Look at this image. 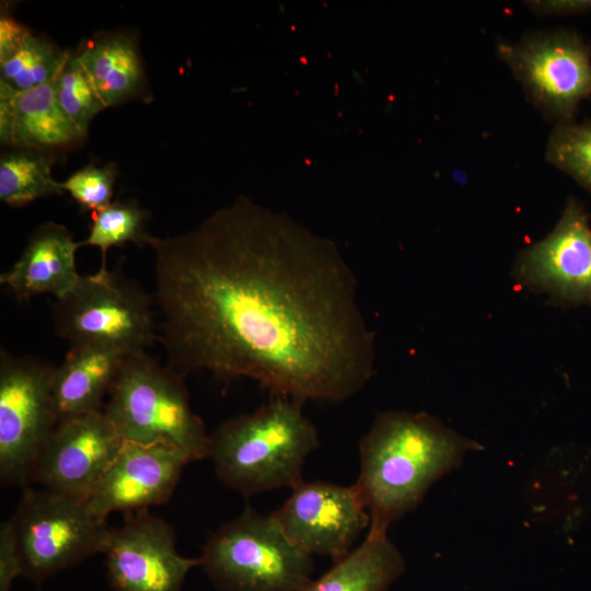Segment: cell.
Returning <instances> with one entry per match:
<instances>
[{
	"mask_svg": "<svg viewBox=\"0 0 591 591\" xmlns=\"http://www.w3.org/2000/svg\"><path fill=\"white\" fill-rule=\"evenodd\" d=\"M148 245L159 340L184 378H247L302 403L348 399L371 379L374 334L332 246L242 204Z\"/></svg>",
	"mask_w": 591,
	"mask_h": 591,
	"instance_id": "1",
	"label": "cell"
},
{
	"mask_svg": "<svg viewBox=\"0 0 591 591\" xmlns=\"http://www.w3.org/2000/svg\"><path fill=\"white\" fill-rule=\"evenodd\" d=\"M124 441L103 409L61 421L40 452L31 483L88 501Z\"/></svg>",
	"mask_w": 591,
	"mask_h": 591,
	"instance_id": "12",
	"label": "cell"
},
{
	"mask_svg": "<svg viewBox=\"0 0 591 591\" xmlns=\"http://www.w3.org/2000/svg\"><path fill=\"white\" fill-rule=\"evenodd\" d=\"M287 537L309 555L345 557L370 524L364 502L354 485L301 480L270 513Z\"/></svg>",
	"mask_w": 591,
	"mask_h": 591,
	"instance_id": "10",
	"label": "cell"
},
{
	"mask_svg": "<svg viewBox=\"0 0 591 591\" xmlns=\"http://www.w3.org/2000/svg\"><path fill=\"white\" fill-rule=\"evenodd\" d=\"M54 179L50 161L31 151L5 153L0 160V199L11 207L62 193Z\"/></svg>",
	"mask_w": 591,
	"mask_h": 591,
	"instance_id": "20",
	"label": "cell"
},
{
	"mask_svg": "<svg viewBox=\"0 0 591 591\" xmlns=\"http://www.w3.org/2000/svg\"><path fill=\"white\" fill-rule=\"evenodd\" d=\"M546 158L591 190V120L557 123L548 139Z\"/></svg>",
	"mask_w": 591,
	"mask_h": 591,
	"instance_id": "23",
	"label": "cell"
},
{
	"mask_svg": "<svg viewBox=\"0 0 591 591\" xmlns=\"http://www.w3.org/2000/svg\"><path fill=\"white\" fill-rule=\"evenodd\" d=\"M148 215L144 209L131 201H115L92 212L90 233L80 247L90 245L102 252V266L106 268V252L113 246L127 243L148 244L151 234L148 233Z\"/></svg>",
	"mask_w": 591,
	"mask_h": 591,
	"instance_id": "22",
	"label": "cell"
},
{
	"mask_svg": "<svg viewBox=\"0 0 591 591\" xmlns=\"http://www.w3.org/2000/svg\"><path fill=\"white\" fill-rule=\"evenodd\" d=\"M68 57L67 51L31 33L11 58L0 62V85L24 92L53 82Z\"/></svg>",
	"mask_w": 591,
	"mask_h": 591,
	"instance_id": "21",
	"label": "cell"
},
{
	"mask_svg": "<svg viewBox=\"0 0 591 591\" xmlns=\"http://www.w3.org/2000/svg\"><path fill=\"white\" fill-rule=\"evenodd\" d=\"M514 276L561 303L591 306V225L579 200L568 198L552 232L519 255Z\"/></svg>",
	"mask_w": 591,
	"mask_h": 591,
	"instance_id": "13",
	"label": "cell"
},
{
	"mask_svg": "<svg viewBox=\"0 0 591 591\" xmlns=\"http://www.w3.org/2000/svg\"><path fill=\"white\" fill-rule=\"evenodd\" d=\"M185 379L147 352L129 354L103 410L126 441L166 442L189 462L202 460L209 433L193 412Z\"/></svg>",
	"mask_w": 591,
	"mask_h": 591,
	"instance_id": "4",
	"label": "cell"
},
{
	"mask_svg": "<svg viewBox=\"0 0 591 591\" xmlns=\"http://www.w3.org/2000/svg\"><path fill=\"white\" fill-rule=\"evenodd\" d=\"M31 31L8 13L0 18V62L11 58L23 45Z\"/></svg>",
	"mask_w": 591,
	"mask_h": 591,
	"instance_id": "27",
	"label": "cell"
},
{
	"mask_svg": "<svg viewBox=\"0 0 591 591\" xmlns=\"http://www.w3.org/2000/svg\"><path fill=\"white\" fill-rule=\"evenodd\" d=\"M405 567L401 552L387 534L368 533L359 546L300 591H387Z\"/></svg>",
	"mask_w": 591,
	"mask_h": 591,
	"instance_id": "18",
	"label": "cell"
},
{
	"mask_svg": "<svg viewBox=\"0 0 591 591\" xmlns=\"http://www.w3.org/2000/svg\"><path fill=\"white\" fill-rule=\"evenodd\" d=\"M302 402L275 396L252 413L223 421L209 434L208 457L217 477L244 497L292 488L318 447Z\"/></svg>",
	"mask_w": 591,
	"mask_h": 591,
	"instance_id": "3",
	"label": "cell"
},
{
	"mask_svg": "<svg viewBox=\"0 0 591 591\" xmlns=\"http://www.w3.org/2000/svg\"><path fill=\"white\" fill-rule=\"evenodd\" d=\"M479 449V443L427 413L378 414L359 441L360 474L355 483L370 517L368 533L387 534L437 480Z\"/></svg>",
	"mask_w": 591,
	"mask_h": 591,
	"instance_id": "2",
	"label": "cell"
},
{
	"mask_svg": "<svg viewBox=\"0 0 591 591\" xmlns=\"http://www.w3.org/2000/svg\"><path fill=\"white\" fill-rule=\"evenodd\" d=\"M54 364L0 352V480L28 486L37 459L58 426L51 395Z\"/></svg>",
	"mask_w": 591,
	"mask_h": 591,
	"instance_id": "8",
	"label": "cell"
},
{
	"mask_svg": "<svg viewBox=\"0 0 591 591\" xmlns=\"http://www.w3.org/2000/svg\"><path fill=\"white\" fill-rule=\"evenodd\" d=\"M23 576L39 584L53 575L105 553L114 528L86 501L23 487L10 518Z\"/></svg>",
	"mask_w": 591,
	"mask_h": 591,
	"instance_id": "7",
	"label": "cell"
},
{
	"mask_svg": "<svg viewBox=\"0 0 591 591\" xmlns=\"http://www.w3.org/2000/svg\"><path fill=\"white\" fill-rule=\"evenodd\" d=\"M116 174L113 164L102 167L90 164L62 182L61 188L83 209L95 212L112 204Z\"/></svg>",
	"mask_w": 591,
	"mask_h": 591,
	"instance_id": "25",
	"label": "cell"
},
{
	"mask_svg": "<svg viewBox=\"0 0 591 591\" xmlns=\"http://www.w3.org/2000/svg\"><path fill=\"white\" fill-rule=\"evenodd\" d=\"M79 247L66 227L45 222L32 232L13 266L0 275V283L21 302L45 293L60 299L81 276L76 265Z\"/></svg>",
	"mask_w": 591,
	"mask_h": 591,
	"instance_id": "15",
	"label": "cell"
},
{
	"mask_svg": "<svg viewBox=\"0 0 591 591\" xmlns=\"http://www.w3.org/2000/svg\"><path fill=\"white\" fill-rule=\"evenodd\" d=\"M200 560L219 591H300L313 571L273 515L250 507L208 537Z\"/></svg>",
	"mask_w": 591,
	"mask_h": 591,
	"instance_id": "5",
	"label": "cell"
},
{
	"mask_svg": "<svg viewBox=\"0 0 591 591\" xmlns=\"http://www.w3.org/2000/svg\"><path fill=\"white\" fill-rule=\"evenodd\" d=\"M154 298L121 267L81 275L54 305L55 333L70 346L96 345L127 354L146 352L159 340Z\"/></svg>",
	"mask_w": 591,
	"mask_h": 591,
	"instance_id": "6",
	"label": "cell"
},
{
	"mask_svg": "<svg viewBox=\"0 0 591 591\" xmlns=\"http://www.w3.org/2000/svg\"><path fill=\"white\" fill-rule=\"evenodd\" d=\"M84 135L60 107L54 81L13 92L0 85V138L4 143L47 149L65 147Z\"/></svg>",
	"mask_w": 591,
	"mask_h": 591,
	"instance_id": "17",
	"label": "cell"
},
{
	"mask_svg": "<svg viewBox=\"0 0 591 591\" xmlns=\"http://www.w3.org/2000/svg\"><path fill=\"white\" fill-rule=\"evenodd\" d=\"M128 355L104 346H70L63 361L55 367L51 381L58 421L102 410Z\"/></svg>",
	"mask_w": 591,
	"mask_h": 591,
	"instance_id": "16",
	"label": "cell"
},
{
	"mask_svg": "<svg viewBox=\"0 0 591 591\" xmlns=\"http://www.w3.org/2000/svg\"><path fill=\"white\" fill-rule=\"evenodd\" d=\"M109 583L115 591H182L187 573L201 565L176 549V534L149 510L124 514L105 549Z\"/></svg>",
	"mask_w": 591,
	"mask_h": 591,
	"instance_id": "11",
	"label": "cell"
},
{
	"mask_svg": "<svg viewBox=\"0 0 591 591\" xmlns=\"http://www.w3.org/2000/svg\"><path fill=\"white\" fill-rule=\"evenodd\" d=\"M498 55L533 103L557 123L575 119L580 103L591 97V47L572 30L501 43Z\"/></svg>",
	"mask_w": 591,
	"mask_h": 591,
	"instance_id": "9",
	"label": "cell"
},
{
	"mask_svg": "<svg viewBox=\"0 0 591 591\" xmlns=\"http://www.w3.org/2000/svg\"><path fill=\"white\" fill-rule=\"evenodd\" d=\"M537 13L551 15H570L591 11V0H547L526 1Z\"/></svg>",
	"mask_w": 591,
	"mask_h": 591,
	"instance_id": "28",
	"label": "cell"
},
{
	"mask_svg": "<svg viewBox=\"0 0 591 591\" xmlns=\"http://www.w3.org/2000/svg\"><path fill=\"white\" fill-rule=\"evenodd\" d=\"M78 57L106 107L135 96L143 84L138 46L126 34L93 40Z\"/></svg>",
	"mask_w": 591,
	"mask_h": 591,
	"instance_id": "19",
	"label": "cell"
},
{
	"mask_svg": "<svg viewBox=\"0 0 591 591\" xmlns=\"http://www.w3.org/2000/svg\"><path fill=\"white\" fill-rule=\"evenodd\" d=\"M54 89L60 107L83 135L94 116L106 108L78 55H69Z\"/></svg>",
	"mask_w": 591,
	"mask_h": 591,
	"instance_id": "24",
	"label": "cell"
},
{
	"mask_svg": "<svg viewBox=\"0 0 591 591\" xmlns=\"http://www.w3.org/2000/svg\"><path fill=\"white\" fill-rule=\"evenodd\" d=\"M19 576H23L22 563L9 519L0 524V591H10Z\"/></svg>",
	"mask_w": 591,
	"mask_h": 591,
	"instance_id": "26",
	"label": "cell"
},
{
	"mask_svg": "<svg viewBox=\"0 0 591 591\" xmlns=\"http://www.w3.org/2000/svg\"><path fill=\"white\" fill-rule=\"evenodd\" d=\"M188 463L185 453L173 444L125 440L86 502L103 518L115 511L125 514L164 505Z\"/></svg>",
	"mask_w": 591,
	"mask_h": 591,
	"instance_id": "14",
	"label": "cell"
}]
</instances>
